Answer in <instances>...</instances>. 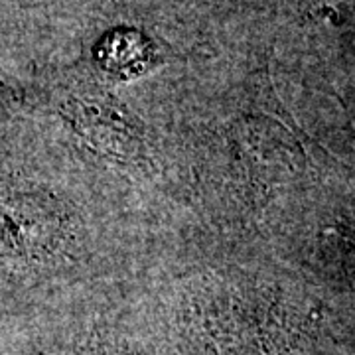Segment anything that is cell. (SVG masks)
<instances>
[{"instance_id": "obj_1", "label": "cell", "mask_w": 355, "mask_h": 355, "mask_svg": "<svg viewBox=\"0 0 355 355\" xmlns=\"http://www.w3.org/2000/svg\"><path fill=\"white\" fill-rule=\"evenodd\" d=\"M48 214L32 188L0 176V249L32 259L48 245Z\"/></svg>"}, {"instance_id": "obj_2", "label": "cell", "mask_w": 355, "mask_h": 355, "mask_svg": "<svg viewBox=\"0 0 355 355\" xmlns=\"http://www.w3.org/2000/svg\"><path fill=\"white\" fill-rule=\"evenodd\" d=\"M146 44L135 32H116L105 40L101 60L113 69H132L146 60Z\"/></svg>"}]
</instances>
